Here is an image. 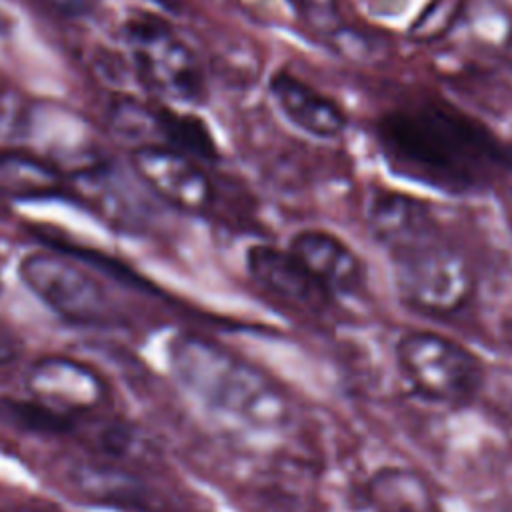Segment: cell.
<instances>
[{"instance_id": "cell-6", "label": "cell", "mask_w": 512, "mask_h": 512, "mask_svg": "<svg viewBox=\"0 0 512 512\" xmlns=\"http://www.w3.org/2000/svg\"><path fill=\"white\" fill-rule=\"evenodd\" d=\"M126 34L144 80L172 98L200 100L204 90L200 66L166 22L138 16L128 22Z\"/></svg>"}, {"instance_id": "cell-5", "label": "cell", "mask_w": 512, "mask_h": 512, "mask_svg": "<svg viewBox=\"0 0 512 512\" xmlns=\"http://www.w3.org/2000/svg\"><path fill=\"white\" fill-rule=\"evenodd\" d=\"M18 274L50 312L70 324L96 328L118 320L108 288L72 252L56 248L30 252L22 256Z\"/></svg>"}, {"instance_id": "cell-17", "label": "cell", "mask_w": 512, "mask_h": 512, "mask_svg": "<svg viewBox=\"0 0 512 512\" xmlns=\"http://www.w3.org/2000/svg\"><path fill=\"white\" fill-rule=\"evenodd\" d=\"M48 4L62 16L78 18L88 14L96 6V0H48Z\"/></svg>"}, {"instance_id": "cell-10", "label": "cell", "mask_w": 512, "mask_h": 512, "mask_svg": "<svg viewBox=\"0 0 512 512\" xmlns=\"http://www.w3.org/2000/svg\"><path fill=\"white\" fill-rule=\"evenodd\" d=\"M26 382L30 398L70 418L92 412L108 400L102 378L86 364L72 358L50 356L38 360Z\"/></svg>"}, {"instance_id": "cell-11", "label": "cell", "mask_w": 512, "mask_h": 512, "mask_svg": "<svg viewBox=\"0 0 512 512\" xmlns=\"http://www.w3.org/2000/svg\"><path fill=\"white\" fill-rule=\"evenodd\" d=\"M268 88L284 116L304 132L318 138H332L344 132V110L288 70H276L270 76Z\"/></svg>"}, {"instance_id": "cell-7", "label": "cell", "mask_w": 512, "mask_h": 512, "mask_svg": "<svg viewBox=\"0 0 512 512\" xmlns=\"http://www.w3.org/2000/svg\"><path fill=\"white\" fill-rule=\"evenodd\" d=\"M246 270L252 282L284 308L304 314H326L338 306L288 248L272 244L250 246Z\"/></svg>"}, {"instance_id": "cell-12", "label": "cell", "mask_w": 512, "mask_h": 512, "mask_svg": "<svg viewBox=\"0 0 512 512\" xmlns=\"http://www.w3.org/2000/svg\"><path fill=\"white\" fill-rule=\"evenodd\" d=\"M62 172L26 152H0V194L12 200L52 198L64 192Z\"/></svg>"}, {"instance_id": "cell-19", "label": "cell", "mask_w": 512, "mask_h": 512, "mask_svg": "<svg viewBox=\"0 0 512 512\" xmlns=\"http://www.w3.org/2000/svg\"><path fill=\"white\" fill-rule=\"evenodd\" d=\"M506 336H508V342H510V346H512V322L506 324Z\"/></svg>"}, {"instance_id": "cell-3", "label": "cell", "mask_w": 512, "mask_h": 512, "mask_svg": "<svg viewBox=\"0 0 512 512\" xmlns=\"http://www.w3.org/2000/svg\"><path fill=\"white\" fill-rule=\"evenodd\" d=\"M176 378L200 402L238 426L278 432L288 426L286 396L252 364L198 336H178L168 348Z\"/></svg>"}, {"instance_id": "cell-18", "label": "cell", "mask_w": 512, "mask_h": 512, "mask_svg": "<svg viewBox=\"0 0 512 512\" xmlns=\"http://www.w3.org/2000/svg\"><path fill=\"white\" fill-rule=\"evenodd\" d=\"M20 352V342L12 330L0 324V366L10 364Z\"/></svg>"}, {"instance_id": "cell-16", "label": "cell", "mask_w": 512, "mask_h": 512, "mask_svg": "<svg viewBox=\"0 0 512 512\" xmlns=\"http://www.w3.org/2000/svg\"><path fill=\"white\" fill-rule=\"evenodd\" d=\"M112 126L124 138H132V140L144 138L146 140V136L158 134L156 110H148L134 100H124V102L116 104V108L112 112Z\"/></svg>"}, {"instance_id": "cell-1", "label": "cell", "mask_w": 512, "mask_h": 512, "mask_svg": "<svg viewBox=\"0 0 512 512\" xmlns=\"http://www.w3.org/2000/svg\"><path fill=\"white\" fill-rule=\"evenodd\" d=\"M376 132L394 170L444 192H470L482 186L496 166L512 168V146L442 104L390 112Z\"/></svg>"}, {"instance_id": "cell-2", "label": "cell", "mask_w": 512, "mask_h": 512, "mask_svg": "<svg viewBox=\"0 0 512 512\" xmlns=\"http://www.w3.org/2000/svg\"><path fill=\"white\" fill-rule=\"evenodd\" d=\"M368 222L388 254L396 288L410 306L446 314L470 300L472 268L426 202L400 192L376 194Z\"/></svg>"}, {"instance_id": "cell-15", "label": "cell", "mask_w": 512, "mask_h": 512, "mask_svg": "<svg viewBox=\"0 0 512 512\" xmlns=\"http://www.w3.org/2000/svg\"><path fill=\"white\" fill-rule=\"evenodd\" d=\"M4 408L14 424H18L20 428L32 430V432L62 434V432H68L74 424V418L64 416V414L36 402L34 398L8 402Z\"/></svg>"}, {"instance_id": "cell-13", "label": "cell", "mask_w": 512, "mask_h": 512, "mask_svg": "<svg viewBox=\"0 0 512 512\" xmlns=\"http://www.w3.org/2000/svg\"><path fill=\"white\" fill-rule=\"evenodd\" d=\"M368 500L374 512H440L426 482L404 468L376 472L368 484Z\"/></svg>"}, {"instance_id": "cell-4", "label": "cell", "mask_w": 512, "mask_h": 512, "mask_svg": "<svg viewBox=\"0 0 512 512\" xmlns=\"http://www.w3.org/2000/svg\"><path fill=\"white\" fill-rule=\"evenodd\" d=\"M394 356L406 386L428 404L466 406L484 386L480 356L444 334L408 330L398 338Z\"/></svg>"}, {"instance_id": "cell-8", "label": "cell", "mask_w": 512, "mask_h": 512, "mask_svg": "<svg viewBox=\"0 0 512 512\" xmlns=\"http://www.w3.org/2000/svg\"><path fill=\"white\" fill-rule=\"evenodd\" d=\"M144 184L168 204L186 212H204L214 200V188L198 160L162 144H144L132 156Z\"/></svg>"}, {"instance_id": "cell-20", "label": "cell", "mask_w": 512, "mask_h": 512, "mask_svg": "<svg viewBox=\"0 0 512 512\" xmlns=\"http://www.w3.org/2000/svg\"><path fill=\"white\" fill-rule=\"evenodd\" d=\"M6 24H8V22H6V18H4V14H2V12H0V30H4V28H6Z\"/></svg>"}, {"instance_id": "cell-9", "label": "cell", "mask_w": 512, "mask_h": 512, "mask_svg": "<svg viewBox=\"0 0 512 512\" xmlns=\"http://www.w3.org/2000/svg\"><path fill=\"white\" fill-rule=\"evenodd\" d=\"M334 298L358 300L366 292V266L362 258L336 234L326 230H300L286 246Z\"/></svg>"}, {"instance_id": "cell-14", "label": "cell", "mask_w": 512, "mask_h": 512, "mask_svg": "<svg viewBox=\"0 0 512 512\" xmlns=\"http://www.w3.org/2000/svg\"><path fill=\"white\" fill-rule=\"evenodd\" d=\"M158 118V134L168 142L170 148L194 158L212 162L218 156L214 138L208 126L192 116V114H178L172 110H156Z\"/></svg>"}]
</instances>
